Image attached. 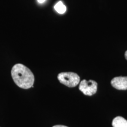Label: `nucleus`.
<instances>
[{
	"label": "nucleus",
	"instance_id": "1",
	"mask_svg": "<svg viewBox=\"0 0 127 127\" xmlns=\"http://www.w3.org/2000/svg\"><path fill=\"white\" fill-rule=\"evenodd\" d=\"M11 76L17 86L23 89L33 87L34 76L29 68L21 64H17L11 69Z\"/></svg>",
	"mask_w": 127,
	"mask_h": 127
},
{
	"label": "nucleus",
	"instance_id": "2",
	"mask_svg": "<svg viewBox=\"0 0 127 127\" xmlns=\"http://www.w3.org/2000/svg\"><path fill=\"white\" fill-rule=\"evenodd\" d=\"M57 78L61 84L71 88L76 87L80 82L79 75L72 72L60 73Z\"/></svg>",
	"mask_w": 127,
	"mask_h": 127
},
{
	"label": "nucleus",
	"instance_id": "3",
	"mask_svg": "<svg viewBox=\"0 0 127 127\" xmlns=\"http://www.w3.org/2000/svg\"><path fill=\"white\" fill-rule=\"evenodd\" d=\"M98 84L93 80L84 79L80 82L79 85V89L84 95L91 96L97 91Z\"/></svg>",
	"mask_w": 127,
	"mask_h": 127
},
{
	"label": "nucleus",
	"instance_id": "4",
	"mask_svg": "<svg viewBox=\"0 0 127 127\" xmlns=\"http://www.w3.org/2000/svg\"><path fill=\"white\" fill-rule=\"evenodd\" d=\"M111 85L118 90H127V77H117L111 80Z\"/></svg>",
	"mask_w": 127,
	"mask_h": 127
},
{
	"label": "nucleus",
	"instance_id": "5",
	"mask_svg": "<svg viewBox=\"0 0 127 127\" xmlns=\"http://www.w3.org/2000/svg\"><path fill=\"white\" fill-rule=\"evenodd\" d=\"M113 127H127V120L122 117H117L112 121Z\"/></svg>",
	"mask_w": 127,
	"mask_h": 127
},
{
	"label": "nucleus",
	"instance_id": "6",
	"mask_svg": "<svg viewBox=\"0 0 127 127\" xmlns=\"http://www.w3.org/2000/svg\"><path fill=\"white\" fill-rule=\"evenodd\" d=\"M54 9L56 11L60 14H63L66 12V8L65 5L63 4L62 1H59L55 4L54 6Z\"/></svg>",
	"mask_w": 127,
	"mask_h": 127
},
{
	"label": "nucleus",
	"instance_id": "7",
	"mask_svg": "<svg viewBox=\"0 0 127 127\" xmlns=\"http://www.w3.org/2000/svg\"><path fill=\"white\" fill-rule=\"evenodd\" d=\"M38 2V3H39V4H42V3H44L45 1H46V0H37Z\"/></svg>",
	"mask_w": 127,
	"mask_h": 127
},
{
	"label": "nucleus",
	"instance_id": "8",
	"mask_svg": "<svg viewBox=\"0 0 127 127\" xmlns=\"http://www.w3.org/2000/svg\"><path fill=\"white\" fill-rule=\"evenodd\" d=\"M52 127H68L66 126H64V125H55V126Z\"/></svg>",
	"mask_w": 127,
	"mask_h": 127
},
{
	"label": "nucleus",
	"instance_id": "9",
	"mask_svg": "<svg viewBox=\"0 0 127 127\" xmlns=\"http://www.w3.org/2000/svg\"><path fill=\"white\" fill-rule=\"evenodd\" d=\"M125 59L127 60V51H126L125 52Z\"/></svg>",
	"mask_w": 127,
	"mask_h": 127
}]
</instances>
